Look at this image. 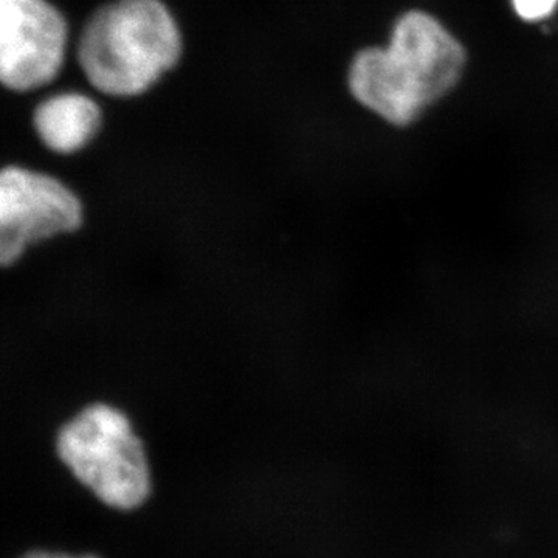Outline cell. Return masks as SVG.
Segmentation results:
<instances>
[{
  "label": "cell",
  "mask_w": 558,
  "mask_h": 558,
  "mask_svg": "<svg viewBox=\"0 0 558 558\" xmlns=\"http://www.w3.org/2000/svg\"><path fill=\"white\" fill-rule=\"evenodd\" d=\"M182 33L161 0H117L92 14L78 43L87 81L109 97L148 92L182 58Z\"/></svg>",
  "instance_id": "7a4b0ae2"
},
{
  "label": "cell",
  "mask_w": 558,
  "mask_h": 558,
  "mask_svg": "<svg viewBox=\"0 0 558 558\" xmlns=\"http://www.w3.org/2000/svg\"><path fill=\"white\" fill-rule=\"evenodd\" d=\"M513 13L527 24L545 22L556 13L558 0H510Z\"/></svg>",
  "instance_id": "52a82bcc"
},
{
  "label": "cell",
  "mask_w": 558,
  "mask_h": 558,
  "mask_svg": "<svg viewBox=\"0 0 558 558\" xmlns=\"http://www.w3.org/2000/svg\"><path fill=\"white\" fill-rule=\"evenodd\" d=\"M101 124L100 106L78 92L53 95L33 113V126L40 142L58 154H73L89 145Z\"/></svg>",
  "instance_id": "8992f818"
},
{
  "label": "cell",
  "mask_w": 558,
  "mask_h": 558,
  "mask_svg": "<svg viewBox=\"0 0 558 558\" xmlns=\"http://www.w3.org/2000/svg\"><path fill=\"white\" fill-rule=\"evenodd\" d=\"M57 453L72 475L110 509L134 510L148 499L150 473L130 418L106 403L80 411L57 436Z\"/></svg>",
  "instance_id": "3957f363"
},
{
  "label": "cell",
  "mask_w": 558,
  "mask_h": 558,
  "mask_svg": "<svg viewBox=\"0 0 558 558\" xmlns=\"http://www.w3.org/2000/svg\"><path fill=\"white\" fill-rule=\"evenodd\" d=\"M69 25L49 0H0V81L11 92H32L58 78Z\"/></svg>",
  "instance_id": "5b68a950"
},
{
  "label": "cell",
  "mask_w": 558,
  "mask_h": 558,
  "mask_svg": "<svg viewBox=\"0 0 558 558\" xmlns=\"http://www.w3.org/2000/svg\"><path fill=\"white\" fill-rule=\"evenodd\" d=\"M24 558H97L95 556H89V554H84V556H70V554L64 553H50V550H35V553L27 554Z\"/></svg>",
  "instance_id": "ba28073f"
},
{
  "label": "cell",
  "mask_w": 558,
  "mask_h": 558,
  "mask_svg": "<svg viewBox=\"0 0 558 558\" xmlns=\"http://www.w3.org/2000/svg\"><path fill=\"white\" fill-rule=\"evenodd\" d=\"M468 61L464 44L438 16L407 10L392 22L385 46L352 58L349 94L389 126L410 128L457 89Z\"/></svg>",
  "instance_id": "6da1fadb"
},
{
  "label": "cell",
  "mask_w": 558,
  "mask_h": 558,
  "mask_svg": "<svg viewBox=\"0 0 558 558\" xmlns=\"http://www.w3.org/2000/svg\"><path fill=\"white\" fill-rule=\"evenodd\" d=\"M83 223V205L51 175L21 167L0 174V263L13 266L25 250Z\"/></svg>",
  "instance_id": "277c9868"
}]
</instances>
